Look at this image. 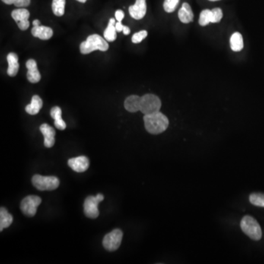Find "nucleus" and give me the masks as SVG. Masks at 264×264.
<instances>
[{"label":"nucleus","mask_w":264,"mask_h":264,"mask_svg":"<svg viewBox=\"0 0 264 264\" xmlns=\"http://www.w3.org/2000/svg\"><path fill=\"white\" fill-rule=\"evenodd\" d=\"M143 120L145 129L151 135H160L169 126L168 118L160 112L144 115Z\"/></svg>","instance_id":"1"},{"label":"nucleus","mask_w":264,"mask_h":264,"mask_svg":"<svg viewBox=\"0 0 264 264\" xmlns=\"http://www.w3.org/2000/svg\"><path fill=\"white\" fill-rule=\"evenodd\" d=\"M106 41V39L99 35H91L80 45V52L82 55H87L96 50L106 52L109 49V44Z\"/></svg>","instance_id":"2"},{"label":"nucleus","mask_w":264,"mask_h":264,"mask_svg":"<svg viewBox=\"0 0 264 264\" xmlns=\"http://www.w3.org/2000/svg\"><path fill=\"white\" fill-rule=\"evenodd\" d=\"M240 225L242 231L252 240L259 241L262 237L261 226L251 216H244L241 221Z\"/></svg>","instance_id":"3"},{"label":"nucleus","mask_w":264,"mask_h":264,"mask_svg":"<svg viewBox=\"0 0 264 264\" xmlns=\"http://www.w3.org/2000/svg\"><path fill=\"white\" fill-rule=\"evenodd\" d=\"M162 102L158 96L154 94H145L141 97L140 111L145 115L160 112Z\"/></svg>","instance_id":"4"},{"label":"nucleus","mask_w":264,"mask_h":264,"mask_svg":"<svg viewBox=\"0 0 264 264\" xmlns=\"http://www.w3.org/2000/svg\"><path fill=\"white\" fill-rule=\"evenodd\" d=\"M33 186L40 191H52L58 189L60 181L55 176H42L35 175L32 179Z\"/></svg>","instance_id":"5"},{"label":"nucleus","mask_w":264,"mask_h":264,"mask_svg":"<svg viewBox=\"0 0 264 264\" xmlns=\"http://www.w3.org/2000/svg\"><path fill=\"white\" fill-rule=\"evenodd\" d=\"M122 230L120 229H115L110 233H107L103 239V246L105 249L109 252L117 250L120 247L122 242Z\"/></svg>","instance_id":"6"},{"label":"nucleus","mask_w":264,"mask_h":264,"mask_svg":"<svg viewBox=\"0 0 264 264\" xmlns=\"http://www.w3.org/2000/svg\"><path fill=\"white\" fill-rule=\"evenodd\" d=\"M41 203V198L36 195H29L22 200L21 203V211L27 217H34L37 212V208Z\"/></svg>","instance_id":"7"},{"label":"nucleus","mask_w":264,"mask_h":264,"mask_svg":"<svg viewBox=\"0 0 264 264\" xmlns=\"http://www.w3.org/2000/svg\"><path fill=\"white\" fill-rule=\"evenodd\" d=\"M30 15L28 10L25 8H18L11 13V17L18 24L19 28L22 31L27 30L30 27V21L28 20Z\"/></svg>","instance_id":"8"},{"label":"nucleus","mask_w":264,"mask_h":264,"mask_svg":"<svg viewBox=\"0 0 264 264\" xmlns=\"http://www.w3.org/2000/svg\"><path fill=\"white\" fill-rule=\"evenodd\" d=\"M101 201L94 196H88L84 203V212L86 217L90 219L97 218L99 216V205Z\"/></svg>","instance_id":"9"},{"label":"nucleus","mask_w":264,"mask_h":264,"mask_svg":"<svg viewBox=\"0 0 264 264\" xmlns=\"http://www.w3.org/2000/svg\"><path fill=\"white\" fill-rule=\"evenodd\" d=\"M147 11L146 0H136L135 5H131L128 12L132 18L141 20L145 17Z\"/></svg>","instance_id":"10"},{"label":"nucleus","mask_w":264,"mask_h":264,"mask_svg":"<svg viewBox=\"0 0 264 264\" xmlns=\"http://www.w3.org/2000/svg\"><path fill=\"white\" fill-rule=\"evenodd\" d=\"M68 165L77 173H83L88 169L90 162L88 159L84 156L70 159L68 161Z\"/></svg>","instance_id":"11"},{"label":"nucleus","mask_w":264,"mask_h":264,"mask_svg":"<svg viewBox=\"0 0 264 264\" xmlns=\"http://www.w3.org/2000/svg\"><path fill=\"white\" fill-rule=\"evenodd\" d=\"M26 67H27V80L30 82L35 84V83H38L40 81L41 76L40 72L38 70L37 62L35 60L30 59L27 61L26 63Z\"/></svg>","instance_id":"12"},{"label":"nucleus","mask_w":264,"mask_h":264,"mask_svg":"<svg viewBox=\"0 0 264 264\" xmlns=\"http://www.w3.org/2000/svg\"><path fill=\"white\" fill-rule=\"evenodd\" d=\"M41 131L44 137V145L46 148H52L55 143V131L52 126L46 123L42 124Z\"/></svg>","instance_id":"13"},{"label":"nucleus","mask_w":264,"mask_h":264,"mask_svg":"<svg viewBox=\"0 0 264 264\" xmlns=\"http://www.w3.org/2000/svg\"><path fill=\"white\" fill-rule=\"evenodd\" d=\"M7 61L8 62V73L10 77H16L20 70V64H19L18 55L14 52H11L7 56Z\"/></svg>","instance_id":"14"},{"label":"nucleus","mask_w":264,"mask_h":264,"mask_svg":"<svg viewBox=\"0 0 264 264\" xmlns=\"http://www.w3.org/2000/svg\"><path fill=\"white\" fill-rule=\"evenodd\" d=\"M32 35L34 37L39 38L41 40H49L53 36V30L50 27L45 26H34L31 30Z\"/></svg>","instance_id":"15"},{"label":"nucleus","mask_w":264,"mask_h":264,"mask_svg":"<svg viewBox=\"0 0 264 264\" xmlns=\"http://www.w3.org/2000/svg\"><path fill=\"white\" fill-rule=\"evenodd\" d=\"M179 18L183 24H189L193 21L194 14L190 5L184 2L179 11Z\"/></svg>","instance_id":"16"},{"label":"nucleus","mask_w":264,"mask_h":264,"mask_svg":"<svg viewBox=\"0 0 264 264\" xmlns=\"http://www.w3.org/2000/svg\"><path fill=\"white\" fill-rule=\"evenodd\" d=\"M141 97L136 95L128 96L124 102L125 109L130 112H138L141 108Z\"/></svg>","instance_id":"17"},{"label":"nucleus","mask_w":264,"mask_h":264,"mask_svg":"<svg viewBox=\"0 0 264 264\" xmlns=\"http://www.w3.org/2000/svg\"><path fill=\"white\" fill-rule=\"evenodd\" d=\"M43 106V101L37 95L32 98L31 103L25 107L26 112L31 115H37Z\"/></svg>","instance_id":"18"},{"label":"nucleus","mask_w":264,"mask_h":264,"mask_svg":"<svg viewBox=\"0 0 264 264\" xmlns=\"http://www.w3.org/2000/svg\"><path fill=\"white\" fill-rule=\"evenodd\" d=\"M51 116L55 120V125L57 128L60 130H65L66 128V123L62 120V111L59 106H54L50 112Z\"/></svg>","instance_id":"19"},{"label":"nucleus","mask_w":264,"mask_h":264,"mask_svg":"<svg viewBox=\"0 0 264 264\" xmlns=\"http://www.w3.org/2000/svg\"><path fill=\"white\" fill-rule=\"evenodd\" d=\"M13 220L12 215L8 213L6 208L2 207L0 209V231L9 227L12 224Z\"/></svg>","instance_id":"20"},{"label":"nucleus","mask_w":264,"mask_h":264,"mask_svg":"<svg viewBox=\"0 0 264 264\" xmlns=\"http://www.w3.org/2000/svg\"><path fill=\"white\" fill-rule=\"evenodd\" d=\"M115 20L112 18L109 20L107 27L103 32V37L107 41H115L117 39V30L115 29Z\"/></svg>","instance_id":"21"},{"label":"nucleus","mask_w":264,"mask_h":264,"mask_svg":"<svg viewBox=\"0 0 264 264\" xmlns=\"http://www.w3.org/2000/svg\"><path fill=\"white\" fill-rule=\"evenodd\" d=\"M230 48L233 52H240L244 48V41L241 33H233L230 37Z\"/></svg>","instance_id":"22"},{"label":"nucleus","mask_w":264,"mask_h":264,"mask_svg":"<svg viewBox=\"0 0 264 264\" xmlns=\"http://www.w3.org/2000/svg\"><path fill=\"white\" fill-rule=\"evenodd\" d=\"M65 0H53L52 8L54 14L57 17H62L65 14Z\"/></svg>","instance_id":"23"},{"label":"nucleus","mask_w":264,"mask_h":264,"mask_svg":"<svg viewBox=\"0 0 264 264\" xmlns=\"http://www.w3.org/2000/svg\"><path fill=\"white\" fill-rule=\"evenodd\" d=\"M210 23H212V11L211 10L205 9L201 11L199 18L200 25L205 27Z\"/></svg>","instance_id":"24"},{"label":"nucleus","mask_w":264,"mask_h":264,"mask_svg":"<svg viewBox=\"0 0 264 264\" xmlns=\"http://www.w3.org/2000/svg\"><path fill=\"white\" fill-rule=\"evenodd\" d=\"M249 202L255 206L264 208V194L252 193L249 195Z\"/></svg>","instance_id":"25"},{"label":"nucleus","mask_w":264,"mask_h":264,"mask_svg":"<svg viewBox=\"0 0 264 264\" xmlns=\"http://www.w3.org/2000/svg\"><path fill=\"white\" fill-rule=\"evenodd\" d=\"M180 0H164V4H163L164 11L169 14L174 12Z\"/></svg>","instance_id":"26"},{"label":"nucleus","mask_w":264,"mask_h":264,"mask_svg":"<svg viewBox=\"0 0 264 264\" xmlns=\"http://www.w3.org/2000/svg\"><path fill=\"white\" fill-rule=\"evenodd\" d=\"M7 5H14L17 8H24L30 5L31 0H2Z\"/></svg>","instance_id":"27"},{"label":"nucleus","mask_w":264,"mask_h":264,"mask_svg":"<svg viewBox=\"0 0 264 264\" xmlns=\"http://www.w3.org/2000/svg\"><path fill=\"white\" fill-rule=\"evenodd\" d=\"M147 36H148V32L146 30H142L133 35L131 38V41L134 43H140L144 39H146Z\"/></svg>","instance_id":"28"},{"label":"nucleus","mask_w":264,"mask_h":264,"mask_svg":"<svg viewBox=\"0 0 264 264\" xmlns=\"http://www.w3.org/2000/svg\"><path fill=\"white\" fill-rule=\"evenodd\" d=\"M211 11H212V23L220 22L223 17V13L221 8H214L211 10Z\"/></svg>","instance_id":"29"},{"label":"nucleus","mask_w":264,"mask_h":264,"mask_svg":"<svg viewBox=\"0 0 264 264\" xmlns=\"http://www.w3.org/2000/svg\"><path fill=\"white\" fill-rule=\"evenodd\" d=\"M124 17H125V14H124L123 11H121V10H118V11H115V20L117 21H122Z\"/></svg>","instance_id":"30"},{"label":"nucleus","mask_w":264,"mask_h":264,"mask_svg":"<svg viewBox=\"0 0 264 264\" xmlns=\"http://www.w3.org/2000/svg\"><path fill=\"white\" fill-rule=\"evenodd\" d=\"M123 27L124 26L122 25L121 21H118V22L115 24V29H116L117 32H118V33H121V32H122V29H123Z\"/></svg>","instance_id":"31"},{"label":"nucleus","mask_w":264,"mask_h":264,"mask_svg":"<svg viewBox=\"0 0 264 264\" xmlns=\"http://www.w3.org/2000/svg\"><path fill=\"white\" fill-rule=\"evenodd\" d=\"M122 33H123V34L125 35V36H128V35H129L130 33H131V30H130L129 27H126V26H124L123 29H122Z\"/></svg>","instance_id":"32"},{"label":"nucleus","mask_w":264,"mask_h":264,"mask_svg":"<svg viewBox=\"0 0 264 264\" xmlns=\"http://www.w3.org/2000/svg\"><path fill=\"white\" fill-rule=\"evenodd\" d=\"M96 198H97L101 202L104 199V197H103V195H102V194H98V195H96Z\"/></svg>","instance_id":"33"},{"label":"nucleus","mask_w":264,"mask_h":264,"mask_svg":"<svg viewBox=\"0 0 264 264\" xmlns=\"http://www.w3.org/2000/svg\"><path fill=\"white\" fill-rule=\"evenodd\" d=\"M33 26H36V27H37V26H40L41 25V22L39 20H36L33 21Z\"/></svg>","instance_id":"34"},{"label":"nucleus","mask_w":264,"mask_h":264,"mask_svg":"<svg viewBox=\"0 0 264 264\" xmlns=\"http://www.w3.org/2000/svg\"><path fill=\"white\" fill-rule=\"evenodd\" d=\"M78 2H81V3H85L87 2V0H77Z\"/></svg>","instance_id":"35"},{"label":"nucleus","mask_w":264,"mask_h":264,"mask_svg":"<svg viewBox=\"0 0 264 264\" xmlns=\"http://www.w3.org/2000/svg\"><path fill=\"white\" fill-rule=\"evenodd\" d=\"M209 1H211V2H215V1H219V0H209Z\"/></svg>","instance_id":"36"}]
</instances>
